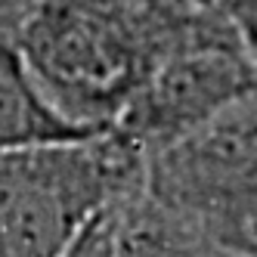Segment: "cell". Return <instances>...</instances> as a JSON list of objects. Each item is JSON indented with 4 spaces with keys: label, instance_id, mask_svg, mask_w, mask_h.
<instances>
[{
    "label": "cell",
    "instance_id": "obj_1",
    "mask_svg": "<svg viewBox=\"0 0 257 257\" xmlns=\"http://www.w3.org/2000/svg\"><path fill=\"white\" fill-rule=\"evenodd\" d=\"M211 19L192 0H34L13 44L44 99L81 134H102Z\"/></svg>",
    "mask_w": 257,
    "mask_h": 257
},
{
    "label": "cell",
    "instance_id": "obj_3",
    "mask_svg": "<svg viewBox=\"0 0 257 257\" xmlns=\"http://www.w3.org/2000/svg\"><path fill=\"white\" fill-rule=\"evenodd\" d=\"M134 171L108 134L0 149V257H62Z\"/></svg>",
    "mask_w": 257,
    "mask_h": 257
},
{
    "label": "cell",
    "instance_id": "obj_2",
    "mask_svg": "<svg viewBox=\"0 0 257 257\" xmlns=\"http://www.w3.org/2000/svg\"><path fill=\"white\" fill-rule=\"evenodd\" d=\"M137 189L186 232L257 257V93L137 155Z\"/></svg>",
    "mask_w": 257,
    "mask_h": 257
},
{
    "label": "cell",
    "instance_id": "obj_6",
    "mask_svg": "<svg viewBox=\"0 0 257 257\" xmlns=\"http://www.w3.org/2000/svg\"><path fill=\"white\" fill-rule=\"evenodd\" d=\"M90 137L71 127L44 93L10 38H0V149Z\"/></svg>",
    "mask_w": 257,
    "mask_h": 257
},
{
    "label": "cell",
    "instance_id": "obj_4",
    "mask_svg": "<svg viewBox=\"0 0 257 257\" xmlns=\"http://www.w3.org/2000/svg\"><path fill=\"white\" fill-rule=\"evenodd\" d=\"M257 93V44L226 19H211L195 38L164 56L108 127L124 149L143 155Z\"/></svg>",
    "mask_w": 257,
    "mask_h": 257
},
{
    "label": "cell",
    "instance_id": "obj_7",
    "mask_svg": "<svg viewBox=\"0 0 257 257\" xmlns=\"http://www.w3.org/2000/svg\"><path fill=\"white\" fill-rule=\"evenodd\" d=\"M31 4H34V0H0V38L13 41L16 28L22 25L25 13L31 10Z\"/></svg>",
    "mask_w": 257,
    "mask_h": 257
},
{
    "label": "cell",
    "instance_id": "obj_5",
    "mask_svg": "<svg viewBox=\"0 0 257 257\" xmlns=\"http://www.w3.org/2000/svg\"><path fill=\"white\" fill-rule=\"evenodd\" d=\"M62 257H245L168 220L137 189V171L108 195Z\"/></svg>",
    "mask_w": 257,
    "mask_h": 257
}]
</instances>
